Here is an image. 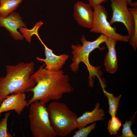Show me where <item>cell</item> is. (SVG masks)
<instances>
[{
	"label": "cell",
	"instance_id": "4fadbf2b",
	"mask_svg": "<svg viewBox=\"0 0 137 137\" xmlns=\"http://www.w3.org/2000/svg\"><path fill=\"white\" fill-rule=\"evenodd\" d=\"M100 104H96L95 107L92 111H86L77 119V127L79 129L85 127L88 124L94 122L104 120L105 116L104 111L99 108Z\"/></svg>",
	"mask_w": 137,
	"mask_h": 137
},
{
	"label": "cell",
	"instance_id": "cb8c5ba5",
	"mask_svg": "<svg viewBox=\"0 0 137 137\" xmlns=\"http://www.w3.org/2000/svg\"><path fill=\"white\" fill-rule=\"evenodd\" d=\"M1 114H0V117L1 116Z\"/></svg>",
	"mask_w": 137,
	"mask_h": 137
},
{
	"label": "cell",
	"instance_id": "603a6c76",
	"mask_svg": "<svg viewBox=\"0 0 137 137\" xmlns=\"http://www.w3.org/2000/svg\"><path fill=\"white\" fill-rule=\"evenodd\" d=\"M4 100L3 98L0 96V106L3 101Z\"/></svg>",
	"mask_w": 137,
	"mask_h": 137
},
{
	"label": "cell",
	"instance_id": "e0dca14e",
	"mask_svg": "<svg viewBox=\"0 0 137 137\" xmlns=\"http://www.w3.org/2000/svg\"><path fill=\"white\" fill-rule=\"evenodd\" d=\"M137 111L134 113V115L130 118V120L127 121V120L126 122L123 125L122 137H136L137 136L133 133L131 129V126L134 124V119L135 117Z\"/></svg>",
	"mask_w": 137,
	"mask_h": 137
},
{
	"label": "cell",
	"instance_id": "8992f818",
	"mask_svg": "<svg viewBox=\"0 0 137 137\" xmlns=\"http://www.w3.org/2000/svg\"><path fill=\"white\" fill-rule=\"evenodd\" d=\"M112 14L109 22L123 24L127 30L130 41L137 42V7L128 8L126 0H110Z\"/></svg>",
	"mask_w": 137,
	"mask_h": 137
},
{
	"label": "cell",
	"instance_id": "44dd1931",
	"mask_svg": "<svg viewBox=\"0 0 137 137\" xmlns=\"http://www.w3.org/2000/svg\"><path fill=\"white\" fill-rule=\"evenodd\" d=\"M89 4L93 9L96 6L101 5L102 3H105L106 0H88Z\"/></svg>",
	"mask_w": 137,
	"mask_h": 137
},
{
	"label": "cell",
	"instance_id": "ba28073f",
	"mask_svg": "<svg viewBox=\"0 0 137 137\" xmlns=\"http://www.w3.org/2000/svg\"><path fill=\"white\" fill-rule=\"evenodd\" d=\"M0 26L5 28L15 40H22L24 37L17 30L21 27L26 28L18 13L13 12L5 17L0 16Z\"/></svg>",
	"mask_w": 137,
	"mask_h": 137
},
{
	"label": "cell",
	"instance_id": "3957f363",
	"mask_svg": "<svg viewBox=\"0 0 137 137\" xmlns=\"http://www.w3.org/2000/svg\"><path fill=\"white\" fill-rule=\"evenodd\" d=\"M108 37L104 35H100L95 40L93 41L87 40L85 36L82 35L81 39L82 45L78 44L77 45H72V54L73 55L72 62L70 67L71 70L76 73L79 68L80 63L83 62L86 65L89 72V86L92 87L94 85L93 78L96 76L100 78L99 68L98 67L93 66L90 64L89 57L90 53L96 48L100 50L104 49V47H99L100 45L104 42Z\"/></svg>",
	"mask_w": 137,
	"mask_h": 137
},
{
	"label": "cell",
	"instance_id": "30bf717a",
	"mask_svg": "<svg viewBox=\"0 0 137 137\" xmlns=\"http://www.w3.org/2000/svg\"><path fill=\"white\" fill-rule=\"evenodd\" d=\"M92 9L89 4L81 2H78L75 4L73 16L75 20L80 26L91 28L94 14Z\"/></svg>",
	"mask_w": 137,
	"mask_h": 137
},
{
	"label": "cell",
	"instance_id": "2e32d148",
	"mask_svg": "<svg viewBox=\"0 0 137 137\" xmlns=\"http://www.w3.org/2000/svg\"><path fill=\"white\" fill-rule=\"evenodd\" d=\"M43 24V23L41 21H39L35 24V26L31 29H29L27 28L22 27L19 29V30L26 41L30 43L31 41L32 36L33 35H36L38 34L39 29Z\"/></svg>",
	"mask_w": 137,
	"mask_h": 137
},
{
	"label": "cell",
	"instance_id": "ac0fdd59",
	"mask_svg": "<svg viewBox=\"0 0 137 137\" xmlns=\"http://www.w3.org/2000/svg\"><path fill=\"white\" fill-rule=\"evenodd\" d=\"M121 121L116 116H112L108 126V131L110 135L116 134L121 126Z\"/></svg>",
	"mask_w": 137,
	"mask_h": 137
},
{
	"label": "cell",
	"instance_id": "52a82bcc",
	"mask_svg": "<svg viewBox=\"0 0 137 137\" xmlns=\"http://www.w3.org/2000/svg\"><path fill=\"white\" fill-rule=\"evenodd\" d=\"M93 9V22L90 32L100 33L117 41L128 42L130 37L128 35H123L117 33L116 28L111 26L107 20L108 13L104 6L97 5Z\"/></svg>",
	"mask_w": 137,
	"mask_h": 137
},
{
	"label": "cell",
	"instance_id": "277c9868",
	"mask_svg": "<svg viewBox=\"0 0 137 137\" xmlns=\"http://www.w3.org/2000/svg\"><path fill=\"white\" fill-rule=\"evenodd\" d=\"M47 108L51 124L57 135L65 136L77 128L78 117L65 103L52 102Z\"/></svg>",
	"mask_w": 137,
	"mask_h": 137
},
{
	"label": "cell",
	"instance_id": "5bb4252c",
	"mask_svg": "<svg viewBox=\"0 0 137 137\" xmlns=\"http://www.w3.org/2000/svg\"><path fill=\"white\" fill-rule=\"evenodd\" d=\"M22 0H0V16L5 17L16 10Z\"/></svg>",
	"mask_w": 137,
	"mask_h": 137
},
{
	"label": "cell",
	"instance_id": "d4e9b609",
	"mask_svg": "<svg viewBox=\"0 0 137 137\" xmlns=\"http://www.w3.org/2000/svg\"><path fill=\"white\" fill-rule=\"evenodd\" d=\"M108 0H106V1H108Z\"/></svg>",
	"mask_w": 137,
	"mask_h": 137
},
{
	"label": "cell",
	"instance_id": "7402d4cb",
	"mask_svg": "<svg viewBox=\"0 0 137 137\" xmlns=\"http://www.w3.org/2000/svg\"><path fill=\"white\" fill-rule=\"evenodd\" d=\"M128 5H130L131 6L133 7H137V1L133 2L132 0H126Z\"/></svg>",
	"mask_w": 137,
	"mask_h": 137
},
{
	"label": "cell",
	"instance_id": "7c38bea8",
	"mask_svg": "<svg viewBox=\"0 0 137 137\" xmlns=\"http://www.w3.org/2000/svg\"><path fill=\"white\" fill-rule=\"evenodd\" d=\"M117 41L110 37H108L104 42L108 49L105 56L104 65L106 71L113 74L116 73L118 68V61L115 46Z\"/></svg>",
	"mask_w": 137,
	"mask_h": 137
},
{
	"label": "cell",
	"instance_id": "8fae6325",
	"mask_svg": "<svg viewBox=\"0 0 137 137\" xmlns=\"http://www.w3.org/2000/svg\"><path fill=\"white\" fill-rule=\"evenodd\" d=\"M44 47L46 58L44 59L37 57V59L45 62V68L50 70H59L61 68L69 57L68 55L63 54L57 55L54 54L53 50L48 48L43 42L40 37L38 38Z\"/></svg>",
	"mask_w": 137,
	"mask_h": 137
},
{
	"label": "cell",
	"instance_id": "7a4b0ae2",
	"mask_svg": "<svg viewBox=\"0 0 137 137\" xmlns=\"http://www.w3.org/2000/svg\"><path fill=\"white\" fill-rule=\"evenodd\" d=\"M35 65L32 61L6 65V75L0 78V96L4 99L11 94L30 92L36 84L31 77Z\"/></svg>",
	"mask_w": 137,
	"mask_h": 137
},
{
	"label": "cell",
	"instance_id": "d6986e66",
	"mask_svg": "<svg viewBox=\"0 0 137 137\" xmlns=\"http://www.w3.org/2000/svg\"><path fill=\"white\" fill-rule=\"evenodd\" d=\"M11 112H6L4 117L0 121V137H13V136L7 132V121Z\"/></svg>",
	"mask_w": 137,
	"mask_h": 137
},
{
	"label": "cell",
	"instance_id": "9c48e42d",
	"mask_svg": "<svg viewBox=\"0 0 137 137\" xmlns=\"http://www.w3.org/2000/svg\"><path fill=\"white\" fill-rule=\"evenodd\" d=\"M26 99L25 93L12 94L7 96L1 104L0 114L14 110L19 115H21L27 105L28 101Z\"/></svg>",
	"mask_w": 137,
	"mask_h": 137
},
{
	"label": "cell",
	"instance_id": "6da1fadb",
	"mask_svg": "<svg viewBox=\"0 0 137 137\" xmlns=\"http://www.w3.org/2000/svg\"><path fill=\"white\" fill-rule=\"evenodd\" d=\"M45 65L44 64L41 66L31 75L36 84L30 91L33 95L28 101L26 108L37 100L46 104L51 100H58L65 94L74 90L69 76L63 70H48L44 67Z\"/></svg>",
	"mask_w": 137,
	"mask_h": 137
},
{
	"label": "cell",
	"instance_id": "ffe728a7",
	"mask_svg": "<svg viewBox=\"0 0 137 137\" xmlns=\"http://www.w3.org/2000/svg\"><path fill=\"white\" fill-rule=\"evenodd\" d=\"M96 125V123L92 124L90 125L79 129L76 131L73 137H87L92 130L95 128Z\"/></svg>",
	"mask_w": 137,
	"mask_h": 137
},
{
	"label": "cell",
	"instance_id": "9a60e30c",
	"mask_svg": "<svg viewBox=\"0 0 137 137\" xmlns=\"http://www.w3.org/2000/svg\"><path fill=\"white\" fill-rule=\"evenodd\" d=\"M104 92L108 99L109 105L108 113L111 116H116L118 109L119 102L122 96L120 95L117 97H115L114 95L106 91L103 89Z\"/></svg>",
	"mask_w": 137,
	"mask_h": 137
},
{
	"label": "cell",
	"instance_id": "5b68a950",
	"mask_svg": "<svg viewBox=\"0 0 137 137\" xmlns=\"http://www.w3.org/2000/svg\"><path fill=\"white\" fill-rule=\"evenodd\" d=\"M46 104L37 100L29 105L28 116L30 131L34 137L57 136L51 124Z\"/></svg>",
	"mask_w": 137,
	"mask_h": 137
}]
</instances>
